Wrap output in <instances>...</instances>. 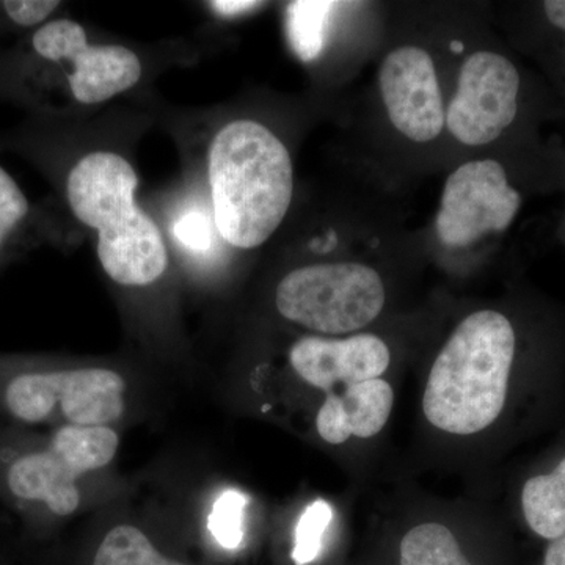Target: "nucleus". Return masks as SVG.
I'll return each instance as SVG.
<instances>
[{
    "mask_svg": "<svg viewBox=\"0 0 565 565\" xmlns=\"http://www.w3.org/2000/svg\"><path fill=\"white\" fill-rule=\"evenodd\" d=\"M516 355L519 337L508 316L468 315L430 367L423 394L427 422L446 434L484 433L504 414Z\"/></svg>",
    "mask_w": 565,
    "mask_h": 565,
    "instance_id": "nucleus-1",
    "label": "nucleus"
},
{
    "mask_svg": "<svg viewBox=\"0 0 565 565\" xmlns=\"http://www.w3.org/2000/svg\"><path fill=\"white\" fill-rule=\"evenodd\" d=\"M214 225L230 245L262 247L285 221L294 193L291 154L269 128L228 122L207 156Z\"/></svg>",
    "mask_w": 565,
    "mask_h": 565,
    "instance_id": "nucleus-2",
    "label": "nucleus"
},
{
    "mask_svg": "<svg viewBox=\"0 0 565 565\" xmlns=\"http://www.w3.org/2000/svg\"><path fill=\"white\" fill-rule=\"evenodd\" d=\"M137 185L131 163L107 151L82 158L66 184L77 221L98 232L104 273L122 286L151 285L169 264L161 230L136 203Z\"/></svg>",
    "mask_w": 565,
    "mask_h": 565,
    "instance_id": "nucleus-3",
    "label": "nucleus"
},
{
    "mask_svg": "<svg viewBox=\"0 0 565 565\" xmlns=\"http://www.w3.org/2000/svg\"><path fill=\"white\" fill-rule=\"evenodd\" d=\"M386 289L381 274L360 263H322L286 274L275 307L286 321L310 332H360L381 316Z\"/></svg>",
    "mask_w": 565,
    "mask_h": 565,
    "instance_id": "nucleus-4",
    "label": "nucleus"
},
{
    "mask_svg": "<svg viewBox=\"0 0 565 565\" xmlns=\"http://www.w3.org/2000/svg\"><path fill=\"white\" fill-rule=\"evenodd\" d=\"M118 448L120 437L110 426L63 424L47 449L11 465L7 482L21 500L46 504L58 516L73 515L81 508L79 479L111 463Z\"/></svg>",
    "mask_w": 565,
    "mask_h": 565,
    "instance_id": "nucleus-5",
    "label": "nucleus"
},
{
    "mask_svg": "<svg viewBox=\"0 0 565 565\" xmlns=\"http://www.w3.org/2000/svg\"><path fill=\"white\" fill-rule=\"evenodd\" d=\"M126 382L107 367L17 375L7 386L10 414L39 424L61 412L73 426H110L125 414Z\"/></svg>",
    "mask_w": 565,
    "mask_h": 565,
    "instance_id": "nucleus-6",
    "label": "nucleus"
},
{
    "mask_svg": "<svg viewBox=\"0 0 565 565\" xmlns=\"http://www.w3.org/2000/svg\"><path fill=\"white\" fill-rule=\"evenodd\" d=\"M522 193L494 159L465 162L449 174L435 218L438 239L449 248L470 247L504 233L522 210Z\"/></svg>",
    "mask_w": 565,
    "mask_h": 565,
    "instance_id": "nucleus-7",
    "label": "nucleus"
},
{
    "mask_svg": "<svg viewBox=\"0 0 565 565\" xmlns=\"http://www.w3.org/2000/svg\"><path fill=\"white\" fill-rule=\"evenodd\" d=\"M519 70L504 55L479 51L465 61L455 98L446 107V128L460 143H493L519 115Z\"/></svg>",
    "mask_w": 565,
    "mask_h": 565,
    "instance_id": "nucleus-8",
    "label": "nucleus"
},
{
    "mask_svg": "<svg viewBox=\"0 0 565 565\" xmlns=\"http://www.w3.org/2000/svg\"><path fill=\"white\" fill-rule=\"evenodd\" d=\"M33 47L51 62H70L71 92L81 104H102L132 88L141 77L139 57L120 44L92 46L71 20L52 21L33 35Z\"/></svg>",
    "mask_w": 565,
    "mask_h": 565,
    "instance_id": "nucleus-9",
    "label": "nucleus"
},
{
    "mask_svg": "<svg viewBox=\"0 0 565 565\" xmlns=\"http://www.w3.org/2000/svg\"><path fill=\"white\" fill-rule=\"evenodd\" d=\"M379 90L390 122L405 139L429 143L444 132L446 107L433 57L407 44L390 52L379 70Z\"/></svg>",
    "mask_w": 565,
    "mask_h": 565,
    "instance_id": "nucleus-10",
    "label": "nucleus"
},
{
    "mask_svg": "<svg viewBox=\"0 0 565 565\" xmlns=\"http://www.w3.org/2000/svg\"><path fill=\"white\" fill-rule=\"evenodd\" d=\"M392 353L373 333L348 338L303 337L289 351L294 373L305 384L326 393L337 385H355L381 379L388 370Z\"/></svg>",
    "mask_w": 565,
    "mask_h": 565,
    "instance_id": "nucleus-11",
    "label": "nucleus"
},
{
    "mask_svg": "<svg viewBox=\"0 0 565 565\" xmlns=\"http://www.w3.org/2000/svg\"><path fill=\"white\" fill-rule=\"evenodd\" d=\"M393 404L392 385L384 379L348 385L326 397L316 416V429L330 445H343L352 437L373 438L388 423Z\"/></svg>",
    "mask_w": 565,
    "mask_h": 565,
    "instance_id": "nucleus-12",
    "label": "nucleus"
},
{
    "mask_svg": "<svg viewBox=\"0 0 565 565\" xmlns=\"http://www.w3.org/2000/svg\"><path fill=\"white\" fill-rule=\"evenodd\" d=\"M520 505L527 527L539 537L553 542L565 535V456L552 470L526 479Z\"/></svg>",
    "mask_w": 565,
    "mask_h": 565,
    "instance_id": "nucleus-13",
    "label": "nucleus"
},
{
    "mask_svg": "<svg viewBox=\"0 0 565 565\" xmlns=\"http://www.w3.org/2000/svg\"><path fill=\"white\" fill-rule=\"evenodd\" d=\"M401 565H473L468 563L456 535L441 523H422L401 541Z\"/></svg>",
    "mask_w": 565,
    "mask_h": 565,
    "instance_id": "nucleus-14",
    "label": "nucleus"
},
{
    "mask_svg": "<svg viewBox=\"0 0 565 565\" xmlns=\"http://www.w3.org/2000/svg\"><path fill=\"white\" fill-rule=\"evenodd\" d=\"M334 2L300 0L286 9V33L289 44L302 62L319 57L326 44L327 24Z\"/></svg>",
    "mask_w": 565,
    "mask_h": 565,
    "instance_id": "nucleus-15",
    "label": "nucleus"
},
{
    "mask_svg": "<svg viewBox=\"0 0 565 565\" xmlns=\"http://www.w3.org/2000/svg\"><path fill=\"white\" fill-rule=\"evenodd\" d=\"M93 565H185L163 556L148 535L132 525L111 527L96 550Z\"/></svg>",
    "mask_w": 565,
    "mask_h": 565,
    "instance_id": "nucleus-16",
    "label": "nucleus"
},
{
    "mask_svg": "<svg viewBox=\"0 0 565 565\" xmlns=\"http://www.w3.org/2000/svg\"><path fill=\"white\" fill-rule=\"evenodd\" d=\"M333 519V511L323 500L315 501L305 509L296 527V545H294L292 559L296 565L313 563L321 553L323 534Z\"/></svg>",
    "mask_w": 565,
    "mask_h": 565,
    "instance_id": "nucleus-17",
    "label": "nucleus"
},
{
    "mask_svg": "<svg viewBox=\"0 0 565 565\" xmlns=\"http://www.w3.org/2000/svg\"><path fill=\"white\" fill-rule=\"evenodd\" d=\"M245 497L236 490H228L215 501L210 516V530L215 541L225 548L234 550L244 539L243 516Z\"/></svg>",
    "mask_w": 565,
    "mask_h": 565,
    "instance_id": "nucleus-18",
    "label": "nucleus"
},
{
    "mask_svg": "<svg viewBox=\"0 0 565 565\" xmlns=\"http://www.w3.org/2000/svg\"><path fill=\"white\" fill-rule=\"evenodd\" d=\"M29 202L17 182L0 167V244L28 215Z\"/></svg>",
    "mask_w": 565,
    "mask_h": 565,
    "instance_id": "nucleus-19",
    "label": "nucleus"
},
{
    "mask_svg": "<svg viewBox=\"0 0 565 565\" xmlns=\"http://www.w3.org/2000/svg\"><path fill=\"white\" fill-rule=\"evenodd\" d=\"M173 234L191 250H207L212 244L211 223L202 212H188L173 225Z\"/></svg>",
    "mask_w": 565,
    "mask_h": 565,
    "instance_id": "nucleus-20",
    "label": "nucleus"
},
{
    "mask_svg": "<svg viewBox=\"0 0 565 565\" xmlns=\"http://www.w3.org/2000/svg\"><path fill=\"white\" fill-rule=\"evenodd\" d=\"M2 6L11 21L24 25V28H31V25L46 20L52 11L61 6V2H55V0H7Z\"/></svg>",
    "mask_w": 565,
    "mask_h": 565,
    "instance_id": "nucleus-21",
    "label": "nucleus"
},
{
    "mask_svg": "<svg viewBox=\"0 0 565 565\" xmlns=\"http://www.w3.org/2000/svg\"><path fill=\"white\" fill-rule=\"evenodd\" d=\"M262 2H250V0H215L211 3L212 9L223 17H236V14L247 13L262 7Z\"/></svg>",
    "mask_w": 565,
    "mask_h": 565,
    "instance_id": "nucleus-22",
    "label": "nucleus"
},
{
    "mask_svg": "<svg viewBox=\"0 0 565 565\" xmlns=\"http://www.w3.org/2000/svg\"><path fill=\"white\" fill-rule=\"evenodd\" d=\"M542 7L550 24L565 33V0H548Z\"/></svg>",
    "mask_w": 565,
    "mask_h": 565,
    "instance_id": "nucleus-23",
    "label": "nucleus"
},
{
    "mask_svg": "<svg viewBox=\"0 0 565 565\" xmlns=\"http://www.w3.org/2000/svg\"><path fill=\"white\" fill-rule=\"evenodd\" d=\"M544 565H565V535L553 541L546 548Z\"/></svg>",
    "mask_w": 565,
    "mask_h": 565,
    "instance_id": "nucleus-24",
    "label": "nucleus"
}]
</instances>
